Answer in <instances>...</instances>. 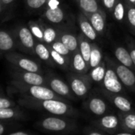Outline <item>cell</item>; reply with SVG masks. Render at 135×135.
Here are the masks:
<instances>
[{
    "mask_svg": "<svg viewBox=\"0 0 135 135\" xmlns=\"http://www.w3.org/2000/svg\"><path fill=\"white\" fill-rule=\"evenodd\" d=\"M18 103L22 107L45 111L52 115L74 118L79 114L78 110L70 105L69 102L58 99L38 100L30 98L20 97L18 99Z\"/></svg>",
    "mask_w": 135,
    "mask_h": 135,
    "instance_id": "6da1fadb",
    "label": "cell"
},
{
    "mask_svg": "<svg viewBox=\"0 0 135 135\" xmlns=\"http://www.w3.org/2000/svg\"><path fill=\"white\" fill-rule=\"evenodd\" d=\"M13 90L20 95V97L30 98L38 100L45 99H58L69 102V100L57 95L51 88L43 85H30L26 84L16 80H11L10 83Z\"/></svg>",
    "mask_w": 135,
    "mask_h": 135,
    "instance_id": "7a4b0ae2",
    "label": "cell"
},
{
    "mask_svg": "<svg viewBox=\"0 0 135 135\" xmlns=\"http://www.w3.org/2000/svg\"><path fill=\"white\" fill-rule=\"evenodd\" d=\"M35 125L38 129L45 132L61 134L71 133L77 128V123L73 118L57 115L45 117Z\"/></svg>",
    "mask_w": 135,
    "mask_h": 135,
    "instance_id": "3957f363",
    "label": "cell"
},
{
    "mask_svg": "<svg viewBox=\"0 0 135 135\" xmlns=\"http://www.w3.org/2000/svg\"><path fill=\"white\" fill-rule=\"evenodd\" d=\"M68 82L76 98L82 99L86 97L88 94L92 80L87 73L76 74L73 73L68 75Z\"/></svg>",
    "mask_w": 135,
    "mask_h": 135,
    "instance_id": "277c9868",
    "label": "cell"
},
{
    "mask_svg": "<svg viewBox=\"0 0 135 135\" xmlns=\"http://www.w3.org/2000/svg\"><path fill=\"white\" fill-rule=\"evenodd\" d=\"M6 59L13 66L17 68V70L42 74L41 68L36 61L28 57H26L21 54L14 52H9L6 53Z\"/></svg>",
    "mask_w": 135,
    "mask_h": 135,
    "instance_id": "5b68a950",
    "label": "cell"
},
{
    "mask_svg": "<svg viewBox=\"0 0 135 135\" xmlns=\"http://www.w3.org/2000/svg\"><path fill=\"white\" fill-rule=\"evenodd\" d=\"M105 60L112 65L123 86L135 93V73L133 70L108 56H106Z\"/></svg>",
    "mask_w": 135,
    "mask_h": 135,
    "instance_id": "8992f818",
    "label": "cell"
},
{
    "mask_svg": "<svg viewBox=\"0 0 135 135\" xmlns=\"http://www.w3.org/2000/svg\"><path fill=\"white\" fill-rule=\"evenodd\" d=\"M13 34L16 39L18 45L20 46L22 50L30 52V54H35L34 48L36 39L29 27L24 26H18Z\"/></svg>",
    "mask_w": 135,
    "mask_h": 135,
    "instance_id": "52a82bcc",
    "label": "cell"
},
{
    "mask_svg": "<svg viewBox=\"0 0 135 135\" xmlns=\"http://www.w3.org/2000/svg\"><path fill=\"white\" fill-rule=\"evenodd\" d=\"M107 62V70L105 73V76L103 80V86L104 91L114 93V94H125L124 86L120 81L118 75L116 74L112 65Z\"/></svg>",
    "mask_w": 135,
    "mask_h": 135,
    "instance_id": "ba28073f",
    "label": "cell"
},
{
    "mask_svg": "<svg viewBox=\"0 0 135 135\" xmlns=\"http://www.w3.org/2000/svg\"><path fill=\"white\" fill-rule=\"evenodd\" d=\"M95 127L114 135L121 129V124L118 115L114 114H106L92 122Z\"/></svg>",
    "mask_w": 135,
    "mask_h": 135,
    "instance_id": "9c48e42d",
    "label": "cell"
},
{
    "mask_svg": "<svg viewBox=\"0 0 135 135\" xmlns=\"http://www.w3.org/2000/svg\"><path fill=\"white\" fill-rule=\"evenodd\" d=\"M47 87L68 100H75L76 99V96L73 92L69 84L56 76L52 75L47 76Z\"/></svg>",
    "mask_w": 135,
    "mask_h": 135,
    "instance_id": "30bf717a",
    "label": "cell"
},
{
    "mask_svg": "<svg viewBox=\"0 0 135 135\" xmlns=\"http://www.w3.org/2000/svg\"><path fill=\"white\" fill-rule=\"evenodd\" d=\"M14 80L30 85H43L47 86V77L41 73L15 70L11 73Z\"/></svg>",
    "mask_w": 135,
    "mask_h": 135,
    "instance_id": "8fae6325",
    "label": "cell"
},
{
    "mask_svg": "<svg viewBox=\"0 0 135 135\" xmlns=\"http://www.w3.org/2000/svg\"><path fill=\"white\" fill-rule=\"evenodd\" d=\"M103 94L104 96L120 111L123 113L131 112L133 111L132 103L131 102L126 98L122 94H114V93H110L104 90H102Z\"/></svg>",
    "mask_w": 135,
    "mask_h": 135,
    "instance_id": "7c38bea8",
    "label": "cell"
},
{
    "mask_svg": "<svg viewBox=\"0 0 135 135\" xmlns=\"http://www.w3.org/2000/svg\"><path fill=\"white\" fill-rule=\"evenodd\" d=\"M85 108L91 114L96 116H103L107 114L109 110L108 105L104 99L97 96H92L88 98L85 103Z\"/></svg>",
    "mask_w": 135,
    "mask_h": 135,
    "instance_id": "4fadbf2b",
    "label": "cell"
},
{
    "mask_svg": "<svg viewBox=\"0 0 135 135\" xmlns=\"http://www.w3.org/2000/svg\"><path fill=\"white\" fill-rule=\"evenodd\" d=\"M26 119V114L18 107L0 108L1 121H23Z\"/></svg>",
    "mask_w": 135,
    "mask_h": 135,
    "instance_id": "5bb4252c",
    "label": "cell"
},
{
    "mask_svg": "<svg viewBox=\"0 0 135 135\" xmlns=\"http://www.w3.org/2000/svg\"><path fill=\"white\" fill-rule=\"evenodd\" d=\"M17 46L18 44L13 33L0 30V51L3 52H12Z\"/></svg>",
    "mask_w": 135,
    "mask_h": 135,
    "instance_id": "9a60e30c",
    "label": "cell"
},
{
    "mask_svg": "<svg viewBox=\"0 0 135 135\" xmlns=\"http://www.w3.org/2000/svg\"><path fill=\"white\" fill-rule=\"evenodd\" d=\"M78 22L82 33L91 41H95L98 37V33L90 22L88 18L83 13L78 16Z\"/></svg>",
    "mask_w": 135,
    "mask_h": 135,
    "instance_id": "2e32d148",
    "label": "cell"
},
{
    "mask_svg": "<svg viewBox=\"0 0 135 135\" xmlns=\"http://www.w3.org/2000/svg\"><path fill=\"white\" fill-rule=\"evenodd\" d=\"M71 70L76 74H86L90 70V68L80 51H76L73 54Z\"/></svg>",
    "mask_w": 135,
    "mask_h": 135,
    "instance_id": "e0dca14e",
    "label": "cell"
},
{
    "mask_svg": "<svg viewBox=\"0 0 135 135\" xmlns=\"http://www.w3.org/2000/svg\"><path fill=\"white\" fill-rule=\"evenodd\" d=\"M43 18L51 23L60 24L65 20L66 15L64 10L57 6L56 7H48L43 14Z\"/></svg>",
    "mask_w": 135,
    "mask_h": 135,
    "instance_id": "ac0fdd59",
    "label": "cell"
},
{
    "mask_svg": "<svg viewBox=\"0 0 135 135\" xmlns=\"http://www.w3.org/2000/svg\"><path fill=\"white\" fill-rule=\"evenodd\" d=\"M92 26L99 35H103L106 30V15L100 9L88 17Z\"/></svg>",
    "mask_w": 135,
    "mask_h": 135,
    "instance_id": "d6986e66",
    "label": "cell"
},
{
    "mask_svg": "<svg viewBox=\"0 0 135 135\" xmlns=\"http://www.w3.org/2000/svg\"><path fill=\"white\" fill-rule=\"evenodd\" d=\"M120 124H121V130L130 132L135 133V112H118V113Z\"/></svg>",
    "mask_w": 135,
    "mask_h": 135,
    "instance_id": "ffe728a7",
    "label": "cell"
},
{
    "mask_svg": "<svg viewBox=\"0 0 135 135\" xmlns=\"http://www.w3.org/2000/svg\"><path fill=\"white\" fill-rule=\"evenodd\" d=\"M58 39L71 51L73 54L79 50L78 37L73 33L67 31L60 32Z\"/></svg>",
    "mask_w": 135,
    "mask_h": 135,
    "instance_id": "44dd1931",
    "label": "cell"
},
{
    "mask_svg": "<svg viewBox=\"0 0 135 135\" xmlns=\"http://www.w3.org/2000/svg\"><path fill=\"white\" fill-rule=\"evenodd\" d=\"M114 54L118 62L134 71L135 67L128 49H126L123 46H117L114 50Z\"/></svg>",
    "mask_w": 135,
    "mask_h": 135,
    "instance_id": "7402d4cb",
    "label": "cell"
},
{
    "mask_svg": "<svg viewBox=\"0 0 135 135\" xmlns=\"http://www.w3.org/2000/svg\"><path fill=\"white\" fill-rule=\"evenodd\" d=\"M34 52H35V55H37L39 57V59H41L44 62L49 64V65L54 66L55 63L51 56L49 47L45 43L36 41Z\"/></svg>",
    "mask_w": 135,
    "mask_h": 135,
    "instance_id": "603a6c76",
    "label": "cell"
},
{
    "mask_svg": "<svg viewBox=\"0 0 135 135\" xmlns=\"http://www.w3.org/2000/svg\"><path fill=\"white\" fill-rule=\"evenodd\" d=\"M51 54V56L54 61V63L59 66L60 69L64 70H71V63H72V58L67 57L65 56H63L55 51L49 45H47Z\"/></svg>",
    "mask_w": 135,
    "mask_h": 135,
    "instance_id": "cb8c5ba5",
    "label": "cell"
},
{
    "mask_svg": "<svg viewBox=\"0 0 135 135\" xmlns=\"http://www.w3.org/2000/svg\"><path fill=\"white\" fill-rule=\"evenodd\" d=\"M78 41H79V51L89 66L92 44L90 43V40L88 37H86L83 33H80L78 36Z\"/></svg>",
    "mask_w": 135,
    "mask_h": 135,
    "instance_id": "d4e9b609",
    "label": "cell"
},
{
    "mask_svg": "<svg viewBox=\"0 0 135 135\" xmlns=\"http://www.w3.org/2000/svg\"><path fill=\"white\" fill-rule=\"evenodd\" d=\"M82 13L87 17L100 10L97 0H77Z\"/></svg>",
    "mask_w": 135,
    "mask_h": 135,
    "instance_id": "484cf974",
    "label": "cell"
},
{
    "mask_svg": "<svg viewBox=\"0 0 135 135\" xmlns=\"http://www.w3.org/2000/svg\"><path fill=\"white\" fill-rule=\"evenodd\" d=\"M42 30H43V34H44V43L46 45H51L55 41L58 40L59 33L60 32L57 31L55 28L47 26L45 22L42 21H39Z\"/></svg>",
    "mask_w": 135,
    "mask_h": 135,
    "instance_id": "4316f807",
    "label": "cell"
},
{
    "mask_svg": "<svg viewBox=\"0 0 135 135\" xmlns=\"http://www.w3.org/2000/svg\"><path fill=\"white\" fill-rule=\"evenodd\" d=\"M106 70H107V62L106 60H103L98 66L90 70L88 75L93 82L100 83L103 82V80Z\"/></svg>",
    "mask_w": 135,
    "mask_h": 135,
    "instance_id": "83f0119b",
    "label": "cell"
},
{
    "mask_svg": "<svg viewBox=\"0 0 135 135\" xmlns=\"http://www.w3.org/2000/svg\"><path fill=\"white\" fill-rule=\"evenodd\" d=\"M125 7L127 24L131 33L135 35V6L126 0Z\"/></svg>",
    "mask_w": 135,
    "mask_h": 135,
    "instance_id": "f1b7e54d",
    "label": "cell"
},
{
    "mask_svg": "<svg viewBox=\"0 0 135 135\" xmlns=\"http://www.w3.org/2000/svg\"><path fill=\"white\" fill-rule=\"evenodd\" d=\"M103 53L100 48L96 44H92L91 45V52L90 56V62L89 67L90 70L98 66L103 61ZM89 70V71H90Z\"/></svg>",
    "mask_w": 135,
    "mask_h": 135,
    "instance_id": "f546056e",
    "label": "cell"
},
{
    "mask_svg": "<svg viewBox=\"0 0 135 135\" xmlns=\"http://www.w3.org/2000/svg\"><path fill=\"white\" fill-rule=\"evenodd\" d=\"M28 27L30 28L31 33H33L34 38L37 41L44 42V34L43 30L39 22L30 21L28 22Z\"/></svg>",
    "mask_w": 135,
    "mask_h": 135,
    "instance_id": "4dcf8cb0",
    "label": "cell"
},
{
    "mask_svg": "<svg viewBox=\"0 0 135 135\" xmlns=\"http://www.w3.org/2000/svg\"><path fill=\"white\" fill-rule=\"evenodd\" d=\"M126 15V7L123 0H118L114 10L113 16L118 22H123Z\"/></svg>",
    "mask_w": 135,
    "mask_h": 135,
    "instance_id": "1f68e13d",
    "label": "cell"
},
{
    "mask_svg": "<svg viewBox=\"0 0 135 135\" xmlns=\"http://www.w3.org/2000/svg\"><path fill=\"white\" fill-rule=\"evenodd\" d=\"M55 51H56L57 52H59L60 54L65 56L69 58H73V53L71 52V51L68 49L59 39L55 41L52 44L49 45Z\"/></svg>",
    "mask_w": 135,
    "mask_h": 135,
    "instance_id": "d6a6232c",
    "label": "cell"
},
{
    "mask_svg": "<svg viewBox=\"0 0 135 135\" xmlns=\"http://www.w3.org/2000/svg\"><path fill=\"white\" fill-rule=\"evenodd\" d=\"M49 0H25L26 4L29 9L39 10L48 4Z\"/></svg>",
    "mask_w": 135,
    "mask_h": 135,
    "instance_id": "836d02e7",
    "label": "cell"
},
{
    "mask_svg": "<svg viewBox=\"0 0 135 135\" xmlns=\"http://www.w3.org/2000/svg\"><path fill=\"white\" fill-rule=\"evenodd\" d=\"M126 43L128 46V50L129 52L131 59L133 60V63L135 67V41L131 37H127L126 38Z\"/></svg>",
    "mask_w": 135,
    "mask_h": 135,
    "instance_id": "e575fe53",
    "label": "cell"
},
{
    "mask_svg": "<svg viewBox=\"0 0 135 135\" xmlns=\"http://www.w3.org/2000/svg\"><path fill=\"white\" fill-rule=\"evenodd\" d=\"M15 107H16V103L15 101L5 96H0V108H8Z\"/></svg>",
    "mask_w": 135,
    "mask_h": 135,
    "instance_id": "d590c367",
    "label": "cell"
},
{
    "mask_svg": "<svg viewBox=\"0 0 135 135\" xmlns=\"http://www.w3.org/2000/svg\"><path fill=\"white\" fill-rule=\"evenodd\" d=\"M85 135H112L107 132H104L96 127H88L84 130Z\"/></svg>",
    "mask_w": 135,
    "mask_h": 135,
    "instance_id": "8d00e7d4",
    "label": "cell"
},
{
    "mask_svg": "<svg viewBox=\"0 0 135 135\" xmlns=\"http://www.w3.org/2000/svg\"><path fill=\"white\" fill-rule=\"evenodd\" d=\"M15 125L13 123L7 122V121H1L0 120V135H4L10 129L14 127Z\"/></svg>",
    "mask_w": 135,
    "mask_h": 135,
    "instance_id": "74e56055",
    "label": "cell"
},
{
    "mask_svg": "<svg viewBox=\"0 0 135 135\" xmlns=\"http://www.w3.org/2000/svg\"><path fill=\"white\" fill-rule=\"evenodd\" d=\"M118 2V0H102L104 7L110 12H113V10Z\"/></svg>",
    "mask_w": 135,
    "mask_h": 135,
    "instance_id": "f35d334b",
    "label": "cell"
},
{
    "mask_svg": "<svg viewBox=\"0 0 135 135\" xmlns=\"http://www.w3.org/2000/svg\"><path fill=\"white\" fill-rule=\"evenodd\" d=\"M6 135H33V134L26 131H15L13 133H9Z\"/></svg>",
    "mask_w": 135,
    "mask_h": 135,
    "instance_id": "ab89813d",
    "label": "cell"
},
{
    "mask_svg": "<svg viewBox=\"0 0 135 135\" xmlns=\"http://www.w3.org/2000/svg\"><path fill=\"white\" fill-rule=\"evenodd\" d=\"M0 1H1L3 7H7L11 3H13L15 2V0H0Z\"/></svg>",
    "mask_w": 135,
    "mask_h": 135,
    "instance_id": "60d3db41",
    "label": "cell"
},
{
    "mask_svg": "<svg viewBox=\"0 0 135 135\" xmlns=\"http://www.w3.org/2000/svg\"><path fill=\"white\" fill-rule=\"evenodd\" d=\"M114 135H135L133 133H130V132H126V131H118L116 133H114Z\"/></svg>",
    "mask_w": 135,
    "mask_h": 135,
    "instance_id": "b9f144b4",
    "label": "cell"
},
{
    "mask_svg": "<svg viewBox=\"0 0 135 135\" xmlns=\"http://www.w3.org/2000/svg\"><path fill=\"white\" fill-rule=\"evenodd\" d=\"M126 1L129 2L130 3H132V4H133L135 6V0H126Z\"/></svg>",
    "mask_w": 135,
    "mask_h": 135,
    "instance_id": "7bdbcfd3",
    "label": "cell"
},
{
    "mask_svg": "<svg viewBox=\"0 0 135 135\" xmlns=\"http://www.w3.org/2000/svg\"><path fill=\"white\" fill-rule=\"evenodd\" d=\"M3 5H2V3H1V1H0V14H1V12H2V10H3Z\"/></svg>",
    "mask_w": 135,
    "mask_h": 135,
    "instance_id": "ee69618b",
    "label": "cell"
},
{
    "mask_svg": "<svg viewBox=\"0 0 135 135\" xmlns=\"http://www.w3.org/2000/svg\"><path fill=\"white\" fill-rule=\"evenodd\" d=\"M0 96H4V93L3 92V91L0 89Z\"/></svg>",
    "mask_w": 135,
    "mask_h": 135,
    "instance_id": "f6af8a7d",
    "label": "cell"
}]
</instances>
